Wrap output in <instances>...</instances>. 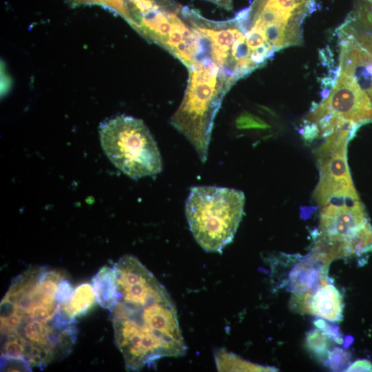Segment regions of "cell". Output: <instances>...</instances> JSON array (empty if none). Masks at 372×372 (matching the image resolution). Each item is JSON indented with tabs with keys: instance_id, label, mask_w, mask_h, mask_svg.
Here are the masks:
<instances>
[{
	"instance_id": "1",
	"label": "cell",
	"mask_w": 372,
	"mask_h": 372,
	"mask_svg": "<svg viewBox=\"0 0 372 372\" xmlns=\"http://www.w3.org/2000/svg\"><path fill=\"white\" fill-rule=\"evenodd\" d=\"M74 289L63 271L46 266L15 277L1 302V360L42 369L67 357L78 331L68 310Z\"/></svg>"
},
{
	"instance_id": "2",
	"label": "cell",
	"mask_w": 372,
	"mask_h": 372,
	"mask_svg": "<svg viewBox=\"0 0 372 372\" xmlns=\"http://www.w3.org/2000/svg\"><path fill=\"white\" fill-rule=\"evenodd\" d=\"M118 300L110 311L114 341L127 369L186 352L175 305L165 287L137 258L125 255L113 265Z\"/></svg>"
},
{
	"instance_id": "3",
	"label": "cell",
	"mask_w": 372,
	"mask_h": 372,
	"mask_svg": "<svg viewBox=\"0 0 372 372\" xmlns=\"http://www.w3.org/2000/svg\"><path fill=\"white\" fill-rule=\"evenodd\" d=\"M244 193L234 188L194 186L185 200V216L197 243L221 253L234 239L242 220Z\"/></svg>"
},
{
	"instance_id": "4",
	"label": "cell",
	"mask_w": 372,
	"mask_h": 372,
	"mask_svg": "<svg viewBox=\"0 0 372 372\" xmlns=\"http://www.w3.org/2000/svg\"><path fill=\"white\" fill-rule=\"evenodd\" d=\"M99 135L108 158L131 178L138 180L162 172L159 149L141 119L124 114L117 116L101 125Z\"/></svg>"
},
{
	"instance_id": "5",
	"label": "cell",
	"mask_w": 372,
	"mask_h": 372,
	"mask_svg": "<svg viewBox=\"0 0 372 372\" xmlns=\"http://www.w3.org/2000/svg\"><path fill=\"white\" fill-rule=\"evenodd\" d=\"M323 138L333 132L358 129L372 122V103L351 75L337 69L329 95L314 105L306 119Z\"/></svg>"
},
{
	"instance_id": "6",
	"label": "cell",
	"mask_w": 372,
	"mask_h": 372,
	"mask_svg": "<svg viewBox=\"0 0 372 372\" xmlns=\"http://www.w3.org/2000/svg\"><path fill=\"white\" fill-rule=\"evenodd\" d=\"M315 8V0H251L242 11L247 24L261 30L276 52L301 45L302 23Z\"/></svg>"
},
{
	"instance_id": "7",
	"label": "cell",
	"mask_w": 372,
	"mask_h": 372,
	"mask_svg": "<svg viewBox=\"0 0 372 372\" xmlns=\"http://www.w3.org/2000/svg\"><path fill=\"white\" fill-rule=\"evenodd\" d=\"M354 134L348 130L332 132L314 152L319 181L313 199L320 206L360 200L347 163L348 142Z\"/></svg>"
},
{
	"instance_id": "8",
	"label": "cell",
	"mask_w": 372,
	"mask_h": 372,
	"mask_svg": "<svg viewBox=\"0 0 372 372\" xmlns=\"http://www.w3.org/2000/svg\"><path fill=\"white\" fill-rule=\"evenodd\" d=\"M369 221L360 200L322 206L319 234L313 245L331 262L346 257V245L355 231Z\"/></svg>"
},
{
	"instance_id": "9",
	"label": "cell",
	"mask_w": 372,
	"mask_h": 372,
	"mask_svg": "<svg viewBox=\"0 0 372 372\" xmlns=\"http://www.w3.org/2000/svg\"><path fill=\"white\" fill-rule=\"evenodd\" d=\"M338 70L351 75L372 103V32L362 31L358 15L349 14L337 29Z\"/></svg>"
},
{
	"instance_id": "10",
	"label": "cell",
	"mask_w": 372,
	"mask_h": 372,
	"mask_svg": "<svg viewBox=\"0 0 372 372\" xmlns=\"http://www.w3.org/2000/svg\"><path fill=\"white\" fill-rule=\"evenodd\" d=\"M291 307L299 313L315 315L330 322H339L342 317V297L327 278L311 293L292 294Z\"/></svg>"
},
{
	"instance_id": "11",
	"label": "cell",
	"mask_w": 372,
	"mask_h": 372,
	"mask_svg": "<svg viewBox=\"0 0 372 372\" xmlns=\"http://www.w3.org/2000/svg\"><path fill=\"white\" fill-rule=\"evenodd\" d=\"M329 262L320 251L313 248L293 267L287 285L292 294L311 293L328 278Z\"/></svg>"
},
{
	"instance_id": "12",
	"label": "cell",
	"mask_w": 372,
	"mask_h": 372,
	"mask_svg": "<svg viewBox=\"0 0 372 372\" xmlns=\"http://www.w3.org/2000/svg\"><path fill=\"white\" fill-rule=\"evenodd\" d=\"M96 302L111 311L118 300L117 283L113 267L103 266L92 278Z\"/></svg>"
},
{
	"instance_id": "13",
	"label": "cell",
	"mask_w": 372,
	"mask_h": 372,
	"mask_svg": "<svg viewBox=\"0 0 372 372\" xmlns=\"http://www.w3.org/2000/svg\"><path fill=\"white\" fill-rule=\"evenodd\" d=\"M96 301L92 285L83 283L74 288L68 303V312L72 318L76 319L88 312Z\"/></svg>"
},
{
	"instance_id": "14",
	"label": "cell",
	"mask_w": 372,
	"mask_h": 372,
	"mask_svg": "<svg viewBox=\"0 0 372 372\" xmlns=\"http://www.w3.org/2000/svg\"><path fill=\"white\" fill-rule=\"evenodd\" d=\"M215 361L218 371H273V368L263 366L249 362L225 350H218Z\"/></svg>"
},
{
	"instance_id": "15",
	"label": "cell",
	"mask_w": 372,
	"mask_h": 372,
	"mask_svg": "<svg viewBox=\"0 0 372 372\" xmlns=\"http://www.w3.org/2000/svg\"><path fill=\"white\" fill-rule=\"evenodd\" d=\"M334 340L325 331L318 328L310 331L306 338L308 350L319 359H327L331 341Z\"/></svg>"
},
{
	"instance_id": "16",
	"label": "cell",
	"mask_w": 372,
	"mask_h": 372,
	"mask_svg": "<svg viewBox=\"0 0 372 372\" xmlns=\"http://www.w3.org/2000/svg\"><path fill=\"white\" fill-rule=\"evenodd\" d=\"M71 8L81 6H100L108 10L121 16L123 12V0H67Z\"/></svg>"
},
{
	"instance_id": "17",
	"label": "cell",
	"mask_w": 372,
	"mask_h": 372,
	"mask_svg": "<svg viewBox=\"0 0 372 372\" xmlns=\"http://www.w3.org/2000/svg\"><path fill=\"white\" fill-rule=\"evenodd\" d=\"M350 354L340 347H335L329 351L327 358V363L329 368L334 371L343 369L349 362Z\"/></svg>"
},
{
	"instance_id": "18",
	"label": "cell",
	"mask_w": 372,
	"mask_h": 372,
	"mask_svg": "<svg viewBox=\"0 0 372 372\" xmlns=\"http://www.w3.org/2000/svg\"><path fill=\"white\" fill-rule=\"evenodd\" d=\"M346 371H372V364L366 360H359L352 363Z\"/></svg>"
},
{
	"instance_id": "19",
	"label": "cell",
	"mask_w": 372,
	"mask_h": 372,
	"mask_svg": "<svg viewBox=\"0 0 372 372\" xmlns=\"http://www.w3.org/2000/svg\"><path fill=\"white\" fill-rule=\"evenodd\" d=\"M226 10H231L233 8V0H206Z\"/></svg>"
},
{
	"instance_id": "20",
	"label": "cell",
	"mask_w": 372,
	"mask_h": 372,
	"mask_svg": "<svg viewBox=\"0 0 372 372\" xmlns=\"http://www.w3.org/2000/svg\"><path fill=\"white\" fill-rule=\"evenodd\" d=\"M369 4V8L366 10V16L368 19L372 23V0H365Z\"/></svg>"
},
{
	"instance_id": "21",
	"label": "cell",
	"mask_w": 372,
	"mask_h": 372,
	"mask_svg": "<svg viewBox=\"0 0 372 372\" xmlns=\"http://www.w3.org/2000/svg\"><path fill=\"white\" fill-rule=\"evenodd\" d=\"M372 251V245L369 248L367 252Z\"/></svg>"
}]
</instances>
